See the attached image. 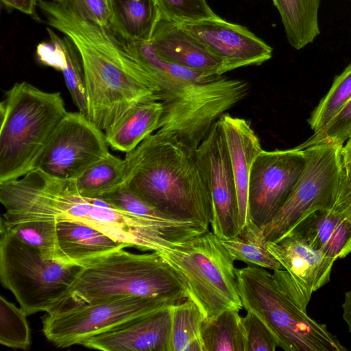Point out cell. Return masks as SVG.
I'll return each mask as SVG.
<instances>
[{"mask_svg":"<svg viewBox=\"0 0 351 351\" xmlns=\"http://www.w3.org/2000/svg\"><path fill=\"white\" fill-rule=\"evenodd\" d=\"M0 201L5 208L1 217L4 221H80L143 251L158 252L202 234L148 221L101 198L82 196L72 180L58 179L39 169L0 182Z\"/></svg>","mask_w":351,"mask_h":351,"instance_id":"obj_1","label":"cell"},{"mask_svg":"<svg viewBox=\"0 0 351 351\" xmlns=\"http://www.w3.org/2000/svg\"><path fill=\"white\" fill-rule=\"evenodd\" d=\"M49 26L68 36L81 56L87 117L104 132L136 105L160 101L151 74L125 43L54 1L40 0Z\"/></svg>","mask_w":351,"mask_h":351,"instance_id":"obj_2","label":"cell"},{"mask_svg":"<svg viewBox=\"0 0 351 351\" xmlns=\"http://www.w3.org/2000/svg\"><path fill=\"white\" fill-rule=\"evenodd\" d=\"M125 47L159 88L163 111L158 131L174 134L193 151L213 125L248 93L244 80L162 60L150 42L127 41Z\"/></svg>","mask_w":351,"mask_h":351,"instance_id":"obj_3","label":"cell"},{"mask_svg":"<svg viewBox=\"0 0 351 351\" xmlns=\"http://www.w3.org/2000/svg\"><path fill=\"white\" fill-rule=\"evenodd\" d=\"M194 152L174 134L157 131L125 154L121 186L173 219L208 228L212 199Z\"/></svg>","mask_w":351,"mask_h":351,"instance_id":"obj_4","label":"cell"},{"mask_svg":"<svg viewBox=\"0 0 351 351\" xmlns=\"http://www.w3.org/2000/svg\"><path fill=\"white\" fill-rule=\"evenodd\" d=\"M60 92L16 82L0 104V182L36 168L56 127L66 114Z\"/></svg>","mask_w":351,"mask_h":351,"instance_id":"obj_5","label":"cell"},{"mask_svg":"<svg viewBox=\"0 0 351 351\" xmlns=\"http://www.w3.org/2000/svg\"><path fill=\"white\" fill-rule=\"evenodd\" d=\"M119 296L188 298L180 277L159 253L134 254L122 248L82 267L54 311Z\"/></svg>","mask_w":351,"mask_h":351,"instance_id":"obj_6","label":"cell"},{"mask_svg":"<svg viewBox=\"0 0 351 351\" xmlns=\"http://www.w3.org/2000/svg\"><path fill=\"white\" fill-rule=\"evenodd\" d=\"M235 274L243 308L267 326L285 351H345L326 326L308 316L267 269L247 265Z\"/></svg>","mask_w":351,"mask_h":351,"instance_id":"obj_7","label":"cell"},{"mask_svg":"<svg viewBox=\"0 0 351 351\" xmlns=\"http://www.w3.org/2000/svg\"><path fill=\"white\" fill-rule=\"evenodd\" d=\"M158 253L176 272L188 298L199 306L205 319L228 308L240 311L243 308L234 261L213 231Z\"/></svg>","mask_w":351,"mask_h":351,"instance_id":"obj_8","label":"cell"},{"mask_svg":"<svg viewBox=\"0 0 351 351\" xmlns=\"http://www.w3.org/2000/svg\"><path fill=\"white\" fill-rule=\"evenodd\" d=\"M82 268L45 258L38 249L1 227V282L27 315L55 310Z\"/></svg>","mask_w":351,"mask_h":351,"instance_id":"obj_9","label":"cell"},{"mask_svg":"<svg viewBox=\"0 0 351 351\" xmlns=\"http://www.w3.org/2000/svg\"><path fill=\"white\" fill-rule=\"evenodd\" d=\"M343 145L321 143L304 149V167L286 201L263 228L267 241H276L311 213L330 210L342 180Z\"/></svg>","mask_w":351,"mask_h":351,"instance_id":"obj_10","label":"cell"},{"mask_svg":"<svg viewBox=\"0 0 351 351\" xmlns=\"http://www.w3.org/2000/svg\"><path fill=\"white\" fill-rule=\"evenodd\" d=\"M181 302L170 298L119 296L70 306L47 313L43 321V332L58 348L82 345L126 322Z\"/></svg>","mask_w":351,"mask_h":351,"instance_id":"obj_11","label":"cell"},{"mask_svg":"<svg viewBox=\"0 0 351 351\" xmlns=\"http://www.w3.org/2000/svg\"><path fill=\"white\" fill-rule=\"evenodd\" d=\"M105 132L86 115L68 112L51 135L36 168L61 180H74L110 152Z\"/></svg>","mask_w":351,"mask_h":351,"instance_id":"obj_12","label":"cell"},{"mask_svg":"<svg viewBox=\"0 0 351 351\" xmlns=\"http://www.w3.org/2000/svg\"><path fill=\"white\" fill-rule=\"evenodd\" d=\"M306 162L304 149H262L254 159L248 184L252 220L263 227L283 205Z\"/></svg>","mask_w":351,"mask_h":351,"instance_id":"obj_13","label":"cell"},{"mask_svg":"<svg viewBox=\"0 0 351 351\" xmlns=\"http://www.w3.org/2000/svg\"><path fill=\"white\" fill-rule=\"evenodd\" d=\"M194 153L211 195L212 231L221 240L232 238L240 231L237 197L228 148L219 120L213 125Z\"/></svg>","mask_w":351,"mask_h":351,"instance_id":"obj_14","label":"cell"},{"mask_svg":"<svg viewBox=\"0 0 351 351\" xmlns=\"http://www.w3.org/2000/svg\"><path fill=\"white\" fill-rule=\"evenodd\" d=\"M179 25L220 61L218 75L243 66L261 65L272 57L273 49L246 27L219 16Z\"/></svg>","mask_w":351,"mask_h":351,"instance_id":"obj_15","label":"cell"},{"mask_svg":"<svg viewBox=\"0 0 351 351\" xmlns=\"http://www.w3.org/2000/svg\"><path fill=\"white\" fill-rule=\"evenodd\" d=\"M171 307L90 337L82 346L104 351H170Z\"/></svg>","mask_w":351,"mask_h":351,"instance_id":"obj_16","label":"cell"},{"mask_svg":"<svg viewBox=\"0 0 351 351\" xmlns=\"http://www.w3.org/2000/svg\"><path fill=\"white\" fill-rule=\"evenodd\" d=\"M267 247L308 300L330 281L336 260L312 247L298 233L291 231L276 241L267 242Z\"/></svg>","mask_w":351,"mask_h":351,"instance_id":"obj_17","label":"cell"},{"mask_svg":"<svg viewBox=\"0 0 351 351\" xmlns=\"http://www.w3.org/2000/svg\"><path fill=\"white\" fill-rule=\"evenodd\" d=\"M219 121L226 137L235 182L240 230L252 220L248 204V184L252 162L263 149L250 123L224 113Z\"/></svg>","mask_w":351,"mask_h":351,"instance_id":"obj_18","label":"cell"},{"mask_svg":"<svg viewBox=\"0 0 351 351\" xmlns=\"http://www.w3.org/2000/svg\"><path fill=\"white\" fill-rule=\"evenodd\" d=\"M129 247L84 223L56 221L54 260L84 267L119 249Z\"/></svg>","mask_w":351,"mask_h":351,"instance_id":"obj_19","label":"cell"},{"mask_svg":"<svg viewBox=\"0 0 351 351\" xmlns=\"http://www.w3.org/2000/svg\"><path fill=\"white\" fill-rule=\"evenodd\" d=\"M149 42L165 62L217 74L220 61L178 23L160 19Z\"/></svg>","mask_w":351,"mask_h":351,"instance_id":"obj_20","label":"cell"},{"mask_svg":"<svg viewBox=\"0 0 351 351\" xmlns=\"http://www.w3.org/2000/svg\"><path fill=\"white\" fill-rule=\"evenodd\" d=\"M291 231L335 260L351 254V221L330 210L311 213Z\"/></svg>","mask_w":351,"mask_h":351,"instance_id":"obj_21","label":"cell"},{"mask_svg":"<svg viewBox=\"0 0 351 351\" xmlns=\"http://www.w3.org/2000/svg\"><path fill=\"white\" fill-rule=\"evenodd\" d=\"M50 44H42L37 57L43 64L60 71L73 102L87 116L84 73L81 56L73 41L66 36L60 38L47 28Z\"/></svg>","mask_w":351,"mask_h":351,"instance_id":"obj_22","label":"cell"},{"mask_svg":"<svg viewBox=\"0 0 351 351\" xmlns=\"http://www.w3.org/2000/svg\"><path fill=\"white\" fill-rule=\"evenodd\" d=\"M116 36L123 43L149 42L161 19L155 0H108Z\"/></svg>","mask_w":351,"mask_h":351,"instance_id":"obj_23","label":"cell"},{"mask_svg":"<svg viewBox=\"0 0 351 351\" xmlns=\"http://www.w3.org/2000/svg\"><path fill=\"white\" fill-rule=\"evenodd\" d=\"M162 111L160 101L136 105L105 132L108 145L114 150L130 152L158 129Z\"/></svg>","mask_w":351,"mask_h":351,"instance_id":"obj_24","label":"cell"},{"mask_svg":"<svg viewBox=\"0 0 351 351\" xmlns=\"http://www.w3.org/2000/svg\"><path fill=\"white\" fill-rule=\"evenodd\" d=\"M289 45L296 50L313 43L319 34L318 10L321 0H272Z\"/></svg>","mask_w":351,"mask_h":351,"instance_id":"obj_25","label":"cell"},{"mask_svg":"<svg viewBox=\"0 0 351 351\" xmlns=\"http://www.w3.org/2000/svg\"><path fill=\"white\" fill-rule=\"evenodd\" d=\"M204 351H247V335L239 311L228 308L204 319L202 326Z\"/></svg>","mask_w":351,"mask_h":351,"instance_id":"obj_26","label":"cell"},{"mask_svg":"<svg viewBox=\"0 0 351 351\" xmlns=\"http://www.w3.org/2000/svg\"><path fill=\"white\" fill-rule=\"evenodd\" d=\"M267 242L263 228L252 220L235 237L221 240L234 261L273 271L282 269L280 263L269 252Z\"/></svg>","mask_w":351,"mask_h":351,"instance_id":"obj_27","label":"cell"},{"mask_svg":"<svg viewBox=\"0 0 351 351\" xmlns=\"http://www.w3.org/2000/svg\"><path fill=\"white\" fill-rule=\"evenodd\" d=\"M125 173V162L110 152L72 180L82 196L100 198L120 187Z\"/></svg>","mask_w":351,"mask_h":351,"instance_id":"obj_28","label":"cell"},{"mask_svg":"<svg viewBox=\"0 0 351 351\" xmlns=\"http://www.w3.org/2000/svg\"><path fill=\"white\" fill-rule=\"evenodd\" d=\"M205 317L189 298L171 307L170 351H204L202 326Z\"/></svg>","mask_w":351,"mask_h":351,"instance_id":"obj_29","label":"cell"},{"mask_svg":"<svg viewBox=\"0 0 351 351\" xmlns=\"http://www.w3.org/2000/svg\"><path fill=\"white\" fill-rule=\"evenodd\" d=\"M100 198L119 209L155 223L204 232L208 230V228L201 223L178 221L167 216L123 186Z\"/></svg>","mask_w":351,"mask_h":351,"instance_id":"obj_30","label":"cell"},{"mask_svg":"<svg viewBox=\"0 0 351 351\" xmlns=\"http://www.w3.org/2000/svg\"><path fill=\"white\" fill-rule=\"evenodd\" d=\"M351 99V64L334 79L332 84L311 112L308 124L313 132L325 126Z\"/></svg>","mask_w":351,"mask_h":351,"instance_id":"obj_31","label":"cell"},{"mask_svg":"<svg viewBox=\"0 0 351 351\" xmlns=\"http://www.w3.org/2000/svg\"><path fill=\"white\" fill-rule=\"evenodd\" d=\"M1 227L38 249L45 258L54 260L56 222L41 220L6 221L1 218Z\"/></svg>","mask_w":351,"mask_h":351,"instance_id":"obj_32","label":"cell"},{"mask_svg":"<svg viewBox=\"0 0 351 351\" xmlns=\"http://www.w3.org/2000/svg\"><path fill=\"white\" fill-rule=\"evenodd\" d=\"M26 313L0 297V343L14 349L26 350L30 345V332Z\"/></svg>","mask_w":351,"mask_h":351,"instance_id":"obj_33","label":"cell"},{"mask_svg":"<svg viewBox=\"0 0 351 351\" xmlns=\"http://www.w3.org/2000/svg\"><path fill=\"white\" fill-rule=\"evenodd\" d=\"M161 19L178 24L193 23L217 15L206 0H155Z\"/></svg>","mask_w":351,"mask_h":351,"instance_id":"obj_34","label":"cell"},{"mask_svg":"<svg viewBox=\"0 0 351 351\" xmlns=\"http://www.w3.org/2000/svg\"><path fill=\"white\" fill-rule=\"evenodd\" d=\"M351 137V99L321 130L295 147L304 149L309 146L332 143L343 145Z\"/></svg>","mask_w":351,"mask_h":351,"instance_id":"obj_35","label":"cell"},{"mask_svg":"<svg viewBox=\"0 0 351 351\" xmlns=\"http://www.w3.org/2000/svg\"><path fill=\"white\" fill-rule=\"evenodd\" d=\"M56 2L117 37L111 23L108 0H58Z\"/></svg>","mask_w":351,"mask_h":351,"instance_id":"obj_36","label":"cell"},{"mask_svg":"<svg viewBox=\"0 0 351 351\" xmlns=\"http://www.w3.org/2000/svg\"><path fill=\"white\" fill-rule=\"evenodd\" d=\"M243 319L247 335V351L276 350L278 343L261 319L250 312H247Z\"/></svg>","mask_w":351,"mask_h":351,"instance_id":"obj_37","label":"cell"},{"mask_svg":"<svg viewBox=\"0 0 351 351\" xmlns=\"http://www.w3.org/2000/svg\"><path fill=\"white\" fill-rule=\"evenodd\" d=\"M330 211L351 221V185L339 189L336 202Z\"/></svg>","mask_w":351,"mask_h":351,"instance_id":"obj_38","label":"cell"},{"mask_svg":"<svg viewBox=\"0 0 351 351\" xmlns=\"http://www.w3.org/2000/svg\"><path fill=\"white\" fill-rule=\"evenodd\" d=\"M342 180L340 189L351 185V137L343 145L341 150Z\"/></svg>","mask_w":351,"mask_h":351,"instance_id":"obj_39","label":"cell"},{"mask_svg":"<svg viewBox=\"0 0 351 351\" xmlns=\"http://www.w3.org/2000/svg\"><path fill=\"white\" fill-rule=\"evenodd\" d=\"M8 9H15L27 15L36 16V7L40 0H1Z\"/></svg>","mask_w":351,"mask_h":351,"instance_id":"obj_40","label":"cell"},{"mask_svg":"<svg viewBox=\"0 0 351 351\" xmlns=\"http://www.w3.org/2000/svg\"><path fill=\"white\" fill-rule=\"evenodd\" d=\"M343 319L346 323L349 332H351V290L345 293L342 303Z\"/></svg>","mask_w":351,"mask_h":351,"instance_id":"obj_41","label":"cell"},{"mask_svg":"<svg viewBox=\"0 0 351 351\" xmlns=\"http://www.w3.org/2000/svg\"><path fill=\"white\" fill-rule=\"evenodd\" d=\"M53 1H57L58 0H53Z\"/></svg>","mask_w":351,"mask_h":351,"instance_id":"obj_42","label":"cell"},{"mask_svg":"<svg viewBox=\"0 0 351 351\" xmlns=\"http://www.w3.org/2000/svg\"><path fill=\"white\" fill-rule=\"evenodd\" d=\"M351 1V0H350Z\"/></svg>","mask_w":351,"mask_h":351,"instance_id":"obj_43","label":"cell"}]
</instances>
